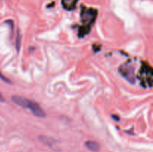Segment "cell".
<instances>
[{"label":"cell","instance_id":"1","mask_svg":"<svg viewBox=\"0 0 153 152\" xmlns=\"http://www.w3.org/2000/svg\"><path fill=\"white\" fill-rule=\"evenodd\" d=\"M12 101L14 103L17 104V105L31 110V113L36 116L40 117V118H43L46 116V113H44L43 109L35 101L19 96H12Z\"/></svg>","mask_w":153,"mask_h":152},{"label":"cell","instance_id":"2","mask_svg":"<svg viewBox=\"0 0 153 152\" xmlns=\"http://www.w3.org/2000/svg\"><path fill=\"white\" fill-rule=\"evenodd\" d=\"M122 75L124 77L127 78V80L131 82H133L134 81V72H133V69L130 66L126 67V66H122V69L120 70Z\"/></svg>","mask_w":153,"mask_h":152},{"label":"cell","instance_id":"3","mask_svg":"<svg viewBox=\"0 0 153 152\" xmlns=\"http://www.w3.org/2000/svg\"><path fill=\"white\" fill-rule=\"evenodd\" d=\"M85 145L91 151L98 152L99 151V145L97 142L94 141H87L85 142Z\"/></svg>","mask_w":153,"mask_h":152},{"label":"cell","instance_id":"4","mask_svg":"<svg viewBox=\"0 0 153 152\" xmlns=\"http://www.w3.org/2000/svg\"><path fill=\"white\" fill-rule=\"evenodd\" d=\"M39 139L43 142V143H44L45 145H47L51 147V148H52V147L54 145L55 143L56 142V141L53 140V139L48 138V137H39Z\"/></svg>","mask_w":153,"mask_h":152},{"label":"cell","instance_id":"5","mask_svg":"<svg viewBox=\"0 0 153 152\" xmlns=\"http://www.w3.org/2000/svg\"><path fill=\"white\" fill-rule=\"evenodd\" d=\"M20 40H21V37L19 35V34H18L17 37V40H16V42H17V43H16V46H17V51H19V46H20V42H21Z\"/></svg>","mask_w":153,"mask_h":152},{"label":"cell","instance_id":"6","mask_svg":"<svg viewBox=\"0 0 153 152\" xmlns=\"http://www.w3.org/2000/svg\"><path fill=\"white\" fill-rule=\"evenodd\" d=\"M0 78H1V79H2V81H4L5 82V83H11V81H10L8 80V78H6L5 77V76L3 75H2V73H1V72H0Z\"/></svg>","mask_w":153,"mask_h":152},{"label":"cell","instance_id":"7","mask_svg":"<svg viewBox=\"0 0 153 152\" xmlns=\"http://www.w3.org/2000/svg\"><path fill=\"white\" fill-rule=\"evenodd\" d=\"M5 100H4V98L2 97V94L0 93V101H4Z\"/></svg>","mask_w":153,"mask_h":152},{"label":"cell","instance_id":"8","mask_svg":"<svg viewBox=\"0 0 153 152\" xmlns=\"http://www.w3.org/2000/svg\"><path fill=\"white\" fill-rule=\"evenodd\" d=\"M65 1H72V0H65Z\"/></svg>","mask_w":153,"mask_h":152}]
</instances>
